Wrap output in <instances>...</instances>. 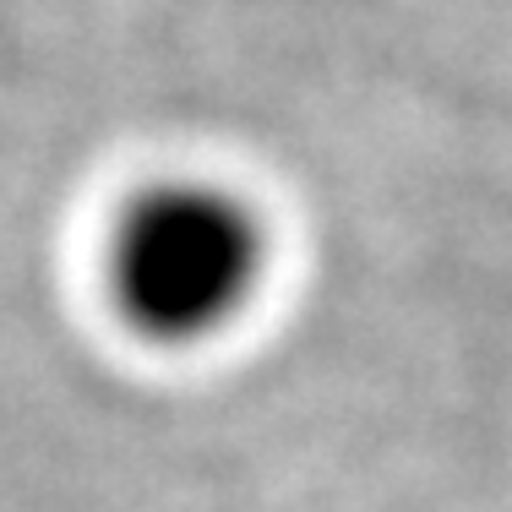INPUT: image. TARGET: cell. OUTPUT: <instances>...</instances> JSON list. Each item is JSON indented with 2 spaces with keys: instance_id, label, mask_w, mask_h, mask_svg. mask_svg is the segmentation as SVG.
Listing matches in <instances>:
<instances>
[{
  "instance_id": "1",
  "label": "cell",
  "mask_w": 512,
  "mask_h": 512,
  "mask_svg": "<svg viewBox=\"0 0 512 512\" xmlns=\"http://www.w3.org/2000/svg\"><path fill=\"white\" fill-rule=\"evenodd\" d=\"M262 273V229L240 197L207 180H164L120 213L109 289L137 333L197 344L235 322Z\"/></svg>"
}]
</instances>
